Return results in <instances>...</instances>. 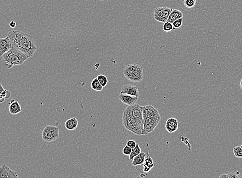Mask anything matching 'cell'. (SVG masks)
Here are the masks:
<instances>
[{"instance_id":"cell-15","label":"cell","mask_w":242,"mask_h":178,"mask_svg":"<svg viewBox=\"0 0 242 178\" xmlns=\"http://www.w3.org/2000/svg\"><path fill=\"white\" fill-rule=\"evenodd\" d=\"M9 110L12 115H17L21 113L22 109L18 101L12 99L9 103Z\"/></svg>"},{"instance_id":"cell-20","label":"cell","mask_w":242,"mask_h":178,"mask_svg":"<svg viewBox=\"0 0 242 178\" xmlns=\"http://www.w3.org/2000/svg\"><path fill=\"white\" fill-rule=\"evenodd\" d=\"M91 87L92 89H93L95 91H101L103 90V88H104L101 84L99 81L98 80V79H97V77L94 78L92 81L91 83Z\"/></svg>"},{"instance_id":"cell-22","label":"cell","mask_w":242,"mask_h":178,"mask_svg":"<svg viewBox=\"0 0 242 178\" xmlns=\"http://www.w3.org/2000/svg\"><path fill=\"white\" fill-rule=\"evenodd\" d=\"M97 79H98L101 84L102 85L103 87L104 88L108 84V78L106 76L104 75H99L97 77Z\"/></svg>"},{"instance_id":"cell-33","label":"cell","mask_w":242,"mask_h":178,"mask_svg":"<svg viewBox=\"0 0 242 178\" xmlns=\"http://www.w3.org/2000/svg\"><path fill=\"white\" fill-rule=\"evenodd\" d=\"M220 178H228L227 174H223L219 177Z\"/></svg>"},{"instance_id":"cell-25","label":"cell","mask_w":242,"mask_h":178,"mask_svg":"<svg viewBox=\"0 0 242 178\" xmlns=\"http://www.w3.org/2000/svg\"><path fill=\"white\" fill-rule=\"evenodd\" d=\"M196 3V0H184V4L185 7L191 8L195 6Z\"/></svg>"},{"instance_id":"cell-17","label":"cell","mask_w":242,"mask_h":178,"mask_svg":"<svg viewBox=\"0 0 242 178\" xmlns=\"http://www.w3.org/2000/svg\"><path fill=\"white\" fill-rule=\"evenodd\" d=\"M146 157V153L144 152H141L139 155L134 157L132 160V164L134 166L142 165L144 163L145 158Z\"/></svg>"},{"instance_id":"cell-30","label":"cell","mask_w":242,"mask_h":178,"mask_svg":"<svg viewBox=\"0 0 242 178\" xmlns=\"http://www.w3.org/2000/svg\"><path fill=\"white\" fill-rule=\"evenodd\" d=\"M1 94L2 95V96H3L6 99H9L10 97V96H11V93H10V91H8V90H7V89H4V91H2L1 92Z\"/></svg>"},{"instance_id":"cell-21","label":"cell","mask_w":242,"mask_h":178,"mask_svg":"<svg viewBox=\"0 0 242 178\" xmlns=\"http://www.w3.org/2000/svg\"><path fill=\"white\" fill-rule=\"evenodd\" d=\"M141 152V149L140 147L139 144H136L135 148L132 149L131 152V155H129V160H132L134 157H135L137 155H139Z\"/></svg>"},{"instance_id":"cell-23","label":"cell","mask_w":242,"mask_h":178,"mask_svg":"<svg viewBox=\"0 0 242 178\" xmlns=\"http://www.w3.org/2000/svg\"><path fill=\"white\" fill-rule=\"evenodd\" d=\"M162 29H163V30L165 31V32H170V31L174 30L172 23H171L170 22H167V21L164 23L163 27H162Z\"/></svg>"},{"instance_id":"cell-8","label":"cell","mask_w":242,"mask_h":178,"mask_svg":"<svg viewBox=\"0 0 242 178\" xmlns=\"http://www.w3.org/2000/svg\"><path fill=\"white\" fill-rule=\"evenodd\" d=\"M125 111L131 117L134 118L139 121L143 122L144 119L143 117L142 111L141 110V106L136 103L132 106H128L125 110Z\"/></svg>"},{"instance_id":"cell-29","label":"cell","mask_w":242,"mask_h":178,"mask_svg":"<svg viewBox=\"0 0 242 178\" xmlns=\"http://www.w3.org/2000/svg\"><path fill=\"white\" fill-rule=\"evenodd\" d=\"M136 144L137 143H136V142L134 140H129L127 142L126 145L129 146V148H131V149H133L136 146Z\"/></svg>"},{"instance_id":"cell-7","label":"cell","mask_w":242,"mask_h":178,"mask_svg":"<svg viewBox=\"0 0 242 178\" xmlns=\"http://www.w3.org/2000/svg\"><path fill=\"white\" fill-rule=\"evenodd\" d=\"M161 119L155 118H144L143 128L142 130L141 135H146L152 133Z\"/></svg>"},{"instance_id":"cell-24","label":"cell","mask_w":242,"mask_h":178,"mask_svg":"<svg viewBox=\"0 0 242 178\" xmlns=\"http://www.w3.org/2000/svg\"><path fill=\"white\" fill-rule=\"evenodd\" d=\"M233 153L236 158H242V148L241 146H236L233 148Z\"/></svg>"},{"instance_id":"cell-18","label":"cell","mask_w":242,"mask_h":178,"mask_svg":"<svg viewBox=\"0 0 242 178\" xmlns=\"http://www.w3.org/2000/svg\"><path fill=\"white\" fill-rule=\"evenodd\" d=\"M78 124V122L77 119L73 117L67 120L66 122H65V127L68 130H75L77 129Z\"/></svg>"},{"instance_id":"cell-16","label":"cell","mask_w":242,"mask_h":178,"mask_svg":"<svg viewBox=\"0 0 242 178\" xmlns=\"http://www.w3.org/2000/svg\"><path fill=\"white\" fill-rule=\"evenodd\" d=\"M183 16H184L183 13L180 10L177 9H173L172 12H170V15H169L167 21L173 23L175 21L183 18Z\"/></svg>"},{"instance_id":"cell-5","label":"cell","mask_w":242,"mask_h":178,"mask_svg":"<svg viewBox=\"0 0 242 178\" xmlns=\"http://www.w3.org/2000/svg\"><path fill=\"white\" fill-rule=\"evenodd\" d=\"M59 136V129L57 126L47 125L46 126L42 133V138L44 141H54L58 138Z\"/></svg>"},{"instance_id":"cell-19","label":"cell","mask_w":242,"mask_h":178,"mask_svg":"<svg viewBox=\"0 0 242 178\" xmlns=\"http://www.w3.org/2000/svg\"><path fill=\"white\" fill-rule=\"evenodd\" d=\"M143 171L144 172H148L151 171V168L154 166L155 164L152 158L148 156L147 158H145L144 163L143 164Z\"/></svg>"},{"instance_id":"cell-32","label":"cell","mask_w":242,"mask_h":178,"mask_svg":"<svg viewBox=\"0 0 242 178\" xmlns=\"http://www.w3.org/2000/svg\"><path fill=\"white\" fill-rule=\"evenodd\" d=\"M5 100H6V99L0 93V103H2L4 102Z\"/></svg>"},{"instance_id":"cell-12","label":"cell","mask_w":242,"mask_h":178,"mask_svg":"<svg viewBox=\"0 0 242 178\" xmlns=\"http://www.w3.org/2000/svg\"><path fill=\"white\" fill-rule=\"evenodd\" d=\"M179 126V121L175 118H170L165 123V129L169 133H173L177 130Z\"/></svg>"},{"instance_id":"cell-28","label":"cell","mask_w":242,"mask_h":178,"mask_svg":"<svg viewBox=\"0 0 242 178\" xmlns=\"http://www.w3.org/2000/svg\"><path fill=\"white\" fill-rule=\"evenodd\" d=\"M228 178H241L239 172H230L227 174Z\"/></svg>"},{"instance_id":"cell-36","label":"cell","mask_w":242,"mask_h":178,"mask_svg":"<svg viewBox=\"0 0 242 178\" xmlns=\"http://www.w3.org/2000/svg\"><path fill=\"white\" fill-rule=\"evenodd\" d=\"M98 1L101 2H106L108 1H109V0H98Z\"/></svg>"},{"instance_id":"cell-26","label":"cell","mask_w":242,"mask_h":178,"mask_svg":"<svg viewBox=\"0 0 242 178\" xmlns=\"http://www.w3.org/2000/svg\"><path fill=\"white\" fill-rule=\"evenodd\" d=\"M182 22H183L182 18L175 21L174 22L172 23L174 29H177V28H180L182 26Z\"/></svg>"},{"instance_id":"cell-4","label":"cell","mask_w":242,"mask_h":178,"mask_svg":"<svg viewBox=\"0 0 242 178\" xmlns=\"http://www.w3.org/2000/svg\"><path fill=\"white\" fill-rule=\"evenodd\" d=\"M123 124L128 130L135 134L141 136L143 128V122L139 121L129 115L125 110L123 114Z\"/></svg>"},{"instance_id":"cell-9","label":"cell","mask_w":242,"mask_h":178,"mask_svg":"<svg viewBox=\"0 0 242 178\" xmlns=\"http://www.w3.org/2000/svg\"><path fill=\"white\" fill-rule=\"evenodd\" d=\"M143 117L144 118H155L161 119L158 110L151 105L141 106Z\"/></svg>"},{"instance_id":"cell-37","label":"cell","mask_w":242,"mask_h":178,"mask_svg":"<svg viewBox=\"0 0 242 178\" xmlns=\"http://www.w3.org/2000/svg\"><path fill=\"white\" fill-rule=\"evenodd\" d=\"M241 148H242V145H241Z\"/></svg>"},{"instance_id":"cell-31","label":"cell","mask_w":242,"mask_h":178,"mask_svg":"<svg viewBox=\"0 0 242 178\" xmlns=\"http://www.w3.org/2000/svg\"><path fill=\"white\" fill-rule=\"evenodd\" d=\"M9 25L11 28H15L16 26V23L15 21H12L9 24Z\"/></svg>"},{"instance_id":"cell-13","label":"cell","mask_w":242,"mask_h":178,"mask_svg":"<svg viewBox=\"0 0 242 178\" xmlns=\"http://www.w3.org/2000/svg\"><path fill=\"white\" fill-rule=\"evenodd\" d=\"M138 96H132L129 95L120 93L119 95V99L122 103L128 106H132L136 103L138 100Z\"/></svg>"},{"instance_id":"cell-14","label":"cell","mask_w":242,"mask_h":178,"mask_svg":"<svg viewBox=\"0 0 242 178\" xmlns=\"http://www.w3.org/2000/svg\"><path fill=\"white\" fill-rule=\"evenodd\" d=\"M12 47L10 39L8 35L6 38L0 39V57L3 56Z\"/></svg>"},{"instance_id":"cell-35","label":"cell","mask_w":242,"mask_h":178,"mask_svg":"<svg viewBox=\"0 0 242 178\" xmlns=\"http://www.w3.org/2000/svg\"><path fill=\"white\" fill-rule=\"evenodd\" d=\"M240 88H241V89L242 90V78L241 81H240Z\"/></svg>"},{"instance_id":"cell-10","label":"cell","mask_w":242,"mask_h":178,"mask_svg":"<svg viewBox=\"0 0 242 178\" xmlns=\"http://www.w3.org/2000/svg\"><path fill=\"white\" fill-rule=\"evenodd\" d=\"M18 178V172L14 171L6 164L0 166V178Z\"/></svg>"},{"instance_id":"cell-1","label":"cell","mask_w":242,"mask_h":178,"mask_svg":"<svg viewBox=\"0 0 242 178\" xmlns=\"http://www.w3.org/2000/svg\"><path fill=\"white\" fill-rule=\"evenodd\" d=\"M12 47H15L22 51L29 58L34 56L37 47L31 35L19 30H12L8 32Z\"/></svg>"},{"instance_id":"cell-3","label":"cell","mask_w":242,"mask_h":178,"mask_svg":"<svg viewBox=\"0 0 242 178\" xmlns=\"http://www.w3.org/2000/svg\"><path fill=\"white\" fill-rule=\"evenodd\" d=\"M123 73L126 79L134 83L141 82L144 77L142 67L136 63L128 65L124 69Z\"/></svg>"},{"instance_id":"cell-6","label":"cell","mask_w":242,"mask_h":178,"mask_svg":"<svg viewBox=\"0 0 242 178\" xmlns=\"http://www.w3.org/2000/svg\"><path fill=\"white\" fill-rule=\"evenodd\" d=\"M173 9L165 6L159 7L156 8L154 12V18L157 22L165 23L166 22Z\"/></svg>"},{"instance_id":"cell-2","label":"cell","mask_w":242,"mask_h":178,"mask_svg":"<svg viewBox=\"0 0 242 178\" xmlns=\"http://www.w3.org/2000/svg\"><path fill=\"white\" fill-rule=\"evenodd\" d=\"M6 63L8 69H10L16 65H22L29 58V57L17 48L12 47L2 56Z\"/></svg>"},{"instance_id":"cell-34","label":"cell","mask_w":242,"mask_h":178,"mask_svg":"<svg viewBox=\"0 0 242 178\" xmlns=\"http://www.w3.org/2000/svg\"><path fill=\"white\" fill-rule=\"evenodd\" d=\"M4 90V88L3 87V85H2V84L0 83V93L2 91Z\"/></svg>"},{"instance_id":"cell-27","label":"cell","mask_w":242,"mask_h":178,"mask_svg":"<svg viewBox=\"0 0 242 178\" xmlns=\"http://www.w3.org/2000/svg\"><path fill=\"white\" fill-rule=\"evenodd\" d=\"M131 150H132V149L126 145H125V147L123 148V153L124 155H126V156H129V155H131Z\"/></svg>"},{"instance_id":"cell-11","label":"cell","mask_w":242,"mask_h":178,"mask_svg":"<svg viewBox=\"0 0 242 178\" xmlns=\"http://www.w3.org/2000/svg\"><path fill=\"white\" fill-rule=\"evenodd\" d=\"M121 93L132 96H139V92L138 87L131 84H125L122 87Z\"/></svg>"}]
</instances>
